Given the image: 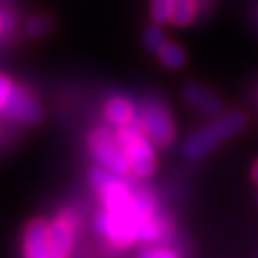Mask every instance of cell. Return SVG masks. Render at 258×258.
Masks as SVG:
<instances>
[{"label":"cell","instance_id":"6da1fadb","mask_svg":"<svg viewBox=\"0 0 258 258\" xmlns=\"http://www.w3.org/2000/svg\"><path fill=\"white\" fill-rule=\"evenodd\" d=\"M246 126V116L240 111H233L215 122L198 129L184 143V156L188 159H200L211 153L220 143L233 138Z\"/></svg>","mask_w":258,"mask_h":258},{"label":"cell","instance_id":"7a4b0ae2","mask_svg":"<svg viewBox=\"0 0 258 258\" xmlns=\"http://www.w3.org/2000/svg\"><path fill=\"white\" fill-rule=\"evenodd\" d=\"M117 141H119L122 151L131 164V171L138 176H149L156 169V154H154L151 139L144 136L143 129L139 124H126L119 126L116 133Z\"/></svg>","mask_w":258,"mask_h":258},{"label":"cell","instance_id":"3957f363","mask_svg":"<svg viewBox=\"0 0 258 258\" xmlns=\"http://www.w3.org/2000/svg\"><path fill=\"white\" fill-rule=\"evenodd\" d=\"M89 148L92 156L102 168L109 169L111 173L126 176L131 171V164L122 151L117 136L107 127H97L89 136Z\"/></svg>","mask_w":258,"mask_h":258},{"label":"cell","instance_id":"277c9868","mask_svg":"<svg viewBox=\"0 0 258 258\" xmlns=\"http://www.w3.org/2000/svg\"><path fill=\"white\" fill-rule=\"evenodd\" d=\"M141 220L134 213V203L133 210L127 213H112V211L102 210L97 216V228L107 240L114 246L126 248L138 241V226Z\"/></svg>","mask_w":258,"mask_h":258},{"label":"cell","instance_id":"5b68a950","mask_svg":"<svg viewBox=\"0 0 258 258\" xmlns=\"http://www.w3.org/2000/svg\"><path fill=\"white\" fill-rule=\"evenodd\" d=\"M138 124L156 146H168L174 138V126L169 111L161 102L149 101L139 112Z\"/></svg>","mask_w":258,"mask_h":258},{"label":"cell","instance_id":"8992f818","mask_svg":"<svg viewBox=\"0 0 258 258\" xmlns=\"http://www.w3.org/2000/svg\"><path fill=\"white\" fill-rule=\"evenodd\" d=\"M0 112L7 119L22 122V124H37L42 119V109L35 101V97L27 89L19 86H14Z\"/></svg>","mask_w":258,"mask_h":258},{"label":"cell","instance_id":"52a82bcc","mask_svg":"<svg viewBox=\"0 0 258 258\" xmlns=\"http://www.w3.org/2000/svg\"><path fill=\"white\" fill-rule=\"evenodd\" d=\"M25 258H47L52 255L49 243V223L44 220H32L24 233Z\"/></svg>","mask_w":258,"mask_h":258},{"label":"cell","instance_id":"ba28073f","mask_svg":"<svg viewBox=\"0 0 258 258\" xmlns=\"http://www.w3.org/2000/svg\"><path fill=\"white\" fill-rule=\"evenodd\" d=\"M49 243L52 255L67 258L74 246V221L71 215L60 216L49 225Z\"/></svg>","mask_w":258,"mask_h":258},{"label":"cell","instance_id":"9c48e42d","mask_svg":"<svg viewBox=\"0 0 258 258\" xmlns=\"http://www.w3.org/2000/svg\"><path fill=\"white\" fill-rule=\"evenodd\" d=\"M184 99L191 104L196 111L206 116H220L223 112V102L218 96H215L208 87L191 82L184 87Z\"/></svg>","mask_w":258,"mask_h":258},{"label":"cell","instance_id":"30bf717a","mask_svg":"<svg viewBox=\"0 0 258 258\" xmlns=\"http://www.w3.org/2000/svg\"><path fill=\"white\" fill-rule=\"evenodd\" d=\"M104 112H106L107 119L116 126H126V124H131V122L136 121L134 119L133 104L126 99V97H121V96L111 97V99L106 102Z\"/></svg>","mask_w":258,"mask_h":258},{"label":"cell","instance_id":"8fae6325","mask_svg":"<svg viewBox=\"0 0 258 258\" xmlns=\"http://www.w3.org/2000/svg\"><path fill=\"white\" fill-rule=\"evenodd\" d=\"M158 57L161 59V62L164 66L171 67V69H179L184 62H186V55L184 50L179 47L178 44L173 42H164L158 50Z\"/></svg>","mask_w":258,"mask_h":258},{"label":"cell","instance_id":"7c38bea8","mask_svg":"<svg viewBox=\"0 0 258 258\" xmlns=\"http://www.w3.org/2000/svg\"><path fill=\"white\" fill-rule=\"evenodd\" d=\"M196 17V0H174V9H173V24L179 25H188L193 22Z\"/></svg>","mask_w":258,"mask_h":258},{"label":"cell","instance_id":"4fadbf2b","mask_svg":"<svg viewBox=\"0 0 258 258\" xmlns=\"http://www.w3.org/2000/svg\"><path fill=\"white\" fill-rule=\"evenodd\" d=\"M174 0H153L151 4V17L156 24H169L173 20Z\"/></svg>","mask_w":258,"mask_h":258},{"label":"cell","instance_id":"5bb4252c","mask_svg":"<svg viewBox=\"0 0 258 258\" xmlns=\"http://www.w3.org/2000/svg\"><path fill=\"white\" fill-rule=\"evenodd\" d=\"M166 42V35H164L163 29L158 25H151V27L146 29L144 32V44L148 45L151 50H158L161 45Z\"/></svg>","mask_w":258,"mask_h":258},{"label":"cell","instance_id":"9a60e30c","mask_svg":"<svg viewBox=\"0 0 258 258\" xmlns=\"http://www.w3.org/2000/svg\"><path fill=\"white\" fill-rule=\"evenodd\" d=\"M50 27H52V24H50V20L47 17H44V15L32 17L27 24H25V30H27V34L32 35V37L44 35L45 32H49Z\"/></svg>","mask_w":258,"mask_h":258},{"label":"cell","instance_id":"2e32d148","mask_svg":"<svg viewBox=\"0 0 258 258\" xmlns=\"http://www.w3.org/2000/svg\"><path fill=\"white\" fill-rule=\"evenodd\" d=\"M139 258H179L176 251L161 246H149L139 253Z\"/></svg>","mask_w":258,"mask_h":258},{"label":"cell","instance_id":"e0dca14e","mask_svg":"<svg viewBox=\"0 0 258 258\" xmlns=\"http://www.w3.org/2000/svg\"><path fill=\"white\" fill-rule=\"evenodd\" d=\"M12 89H14V82L10 81V77H7L5 74H0V109L4 107L5 101L9 99Z\"/></svg>","mask_w":258,"mask_h":258},{"label":"cell","instance_id":"ac0fdd59","mask_svg":"<svg viewBox=\"0 0 258 258\" xmlns=\"http://www.w3.org/2000/svg\"><path fill=\"white\" fill-rule=\"evenodd\" d=\"M251 176H253L255 183H258V161L255 163V166H253V173H251Z\"/></svg>","mask_w":258,"mask_h":258},{"label":"cell","instance_id":"d6986e66","mask_svg":"<svg viewBox=\"0 0 258 258\" xmlns=\"http://www.w3.org/2000/svg\"><path fill=\"white\" fill-rule=\"evenodd\" d=\"M47 258H59V256H55V255H50V256H47Z\"/></svg>","mask_w":258,"mask_h":258},{"label":"cell","instance_id":"ffe728a7","mask_svg":"<svg viewBox=\"0 0 258 258\" xmlns=\"http://www.w3.org/2000/svg\"><path fill=\"white\" fill-rule=\"evenodd\" d=\"M0 30H2V20H0Z\"/></svg>","mask_w":258,"mask_h":258}]
</instances>
